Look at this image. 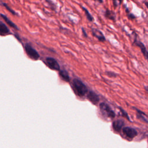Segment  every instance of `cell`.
<instances>
[{
    "label": "cell",
    "instance_id": "6da1fadb",
    "mask_svg": "<svg viewBox=\"0 0 148 148\" xmlns=\"http://www.w3.org/2000/svg\"><path fill=\"white\" fill-rule=\"evenodd\" d=\"M72 85L75 93L79 97H84L88 92V89L86 86L79 79H73L72 81Z\"/></svg>",
    "mask_w": 148,
    "mask_h": 148
},
{
    "label": "cell",
    "instance_id": "7a4b0ae2",
    "mask_svg": "<svg viewBox=\"0 0 148 148\" xmlns=\"http://www.w3.org/2000/svg\"><path fill=\"white\" fill-rule=\"evenodd\" d=\"M24 49L27 56L34 60H38L40 58V55L38 52L29 43H27L24 45Z\"/></svg>",
    "mask_w": 148,
    "mask_h": 148
},
{
    "label": "cell",
    "instance_id": "3957f363",
    "mask_svg": "<svg viewBox=\"0 0 148 148\" xmlns=\"http://www.w3.org/2000/svg\"><path fill=\"white\" fill-rule=\"evenodd\" d=\"M46 65L51 69L55 71H60V66L57 61L53 57H46L45 61Z\"/></svg>",
    "mask_w": 148,
    "mask_h": 148
},
{
    "label": "cell",
    "instance_id": "277c9868",
    "mask_svg": "<svg viewBox=\"0 0 148 148\" xmlns=\"http://www.w3.org/2000/svg\"><path fill=\"white\" fill-rule=\"evenodd\" d=\"M99 108L102 113L105 114L106 116L110 118H113L115 117V114L114 112L111 109V108L109 107V106L108 104L104 102H102L100 103Z\"/></svg>",
    "mask_w": 148,
    "mask_h": 148
},
{
    "label": "cell",
    "instance_id": "5b68a950",
    "mask_svg": "<svg viewBox=\"0 0 148 148\" xmlns=\"http://www.w3.org/2000/svg\"><path fill=\"white\" fill-rule=\"evenodd\" d=\"M122 132L124 135L129 139H132L138 135L137 131L134 128L130 127L123 128Z\"/></svg>",
    "mask_w": 148,
    "mask_h": 148
},
{
    "label": "cell",
    "instance_id": "8992f818",
    "mask_svg": "<svg viewBox=\"0 0 148 148\" xmlns=\"http://www.w3.org/2000/svg\"><path fill=\"white\" fill-rule=\"evenodd\" d=\"M91 31L92 35L95 38H97L99 42H104L105 41H106V38L104 34L99 29L92 27L91 28Z\"/></svg>",
    "mask_w": 148,
    "mask_h": 148
},
{
    "label": "cell",
    "instance_id": "52a82bcc",
    "mask_svg": "<svg viewBox=\"0 0 148 148\" xmlns=\"http://www.w3.org/2000/svg\"><path fill=\"white\" fill-rule=\"evenodd\" d=\"M134 44L138 46V47L140 48V51L142 52V53L143 54V56L145 57V58L147 60V57H148V53H147V49L145 46V45L141 42L139 40H138L137 39V37L136 36H135V38H134Z\"/></svg>",
    "mask_w": 148,
    "mask_h": 148
},
{
    "label": "cell",
    "instance_id": "ba28073f",
    "mask_svg": "<svg viewBox=\"0 0 148 148\" xmlns=\"http://www.w3.org/2000/svg\"><path fill=\"white\" fill-rule=\"evenodd\" d=\"M87 98L91 103H92L94 105L97 104L99 101V98L97 94H96L93 91H89L88 92Z\"/></svg>",
    "mask_w": 148,
    "mask_h": 148
},
{
    "label": "cell",
    "instance_id": "9c48e42d",
    "mask_svg": "<svg viewBox=\"0 0 148 148\" xmlns=\"http://www.w3.org/2000/svg\"><path fill=\"white\" fill-rule=\"evenodd\" d=\"M104 17L108 20H110L113 21H116V15L114 12L109 9H106L104 12Z\"/></svg>",
    "mask_w": 148,
    "mask_h": 148
},
{
    "label": "cell",
    "instance_id": "30bf717a",
    "mask_svg": "<svg viewBox=\"0 0 148 148\" xmlns=\"http://www.w3.org/2000/svg\"><path fill=\"white\" fill-rule=\"evenodd\" d=\"M10 29L8 28V27L3 23L0 20V35L1 36H6L8 35H11Z\"/></svg>",
    "mask_w": 148,
    "mask_h": 148
},
{
    "label": "cell",
    "instance_id": "8fae6325",
    "mask_svg": "<svg viewBox=\"0 0 148 148\" xmlns=\"http://www.w3.org/2000/svg\"><path fill=\"white\" fill-rule=\"evenodd\" d=\"M0 16L3 19V20L11 27V28H13V29L17 30V31H18L20 29L18 28V27H17V25L16 24H15L13 21H12L6 16H5V14H2V13H0Z\"/></svg>",
    "mask_w": 148,
    "mask_h": 148
},
{
    "label": "cell",
    "instance_id": "7c38bea8",
    "mask_svg": "<svg viewBox=\"0 0 148 148\" xmlns=\"http://www.w3.org/2000/svg\"><path fill=\"white\" fill-rule=\"evenodd\" d=\"M124 123L121 120H117L113 122V128L116 132H120L122 129V127L124 126Z\"/></svg>",
    "mask_w": 148,
    "mask_h": 148
},
{
    "label": "cell",
    "instance_id": "4fadbf2b",
    "mask_svg": "<svg viewBox=\"0 0 148 148\" xmlns=\"http://www.w3.org/2000/svg\"><path fill=\"white\" fill-rule=\"evenodd\" d=\"M59 75L60 77L64 81L66 82H69V76L68 73L65 70H60L59 71Z\"/></svg>",
    "mask_w": 148,
    "mask_h": 148
},
{
    "label": "cell",
    "instance_id": "5bb4252c",
    "mask_svg": "<svg viewBox=\"0 0 148 148\" xmlns=\"http://www.w3.org/2000/svg\"><path fill=\"white\" fill-rule=\"evenodd\" d=\"M83 11L84 12L85 16L86 17V18L90 21V22H92L94 21V17L91 14V13H90V12L88 10V9L87 8H86L84 6L82 7Z\"/></svg>",
    "mask_w": 148,
    "mask_h": 148
},
{
    "label": "cell",
    "instance_id": "9a60e30c",
    "mask_svg": "<svg viewBox=\"0 0 148 148\" xmlns=\"http://www.w3.org/2000/svg\"><path fill=\"white\" fill-rule=\"evenodd\" d=\"M1 4L3 6H4L10 13H12L13 15H14V16H18V14L17 13V12H16L14 10H13L11 8H10L9 6V5L7 4V3H5V2H1Z\"/></svg>",
    "mask_w": 148,
    "mask_h": 148
},
{
    "label": "cell",
    "instance_id": "2e32d148",
    "mask_svg": "<svg viewBox=\"0 0 148 148\" xmlns=\"http://www.w3.org/2000/svg\"><path fill=\"white\" fill-rule=\"evenodd\" d=\"M125 12L127 13V17H128V18L129 20H134L136 18V17L132 13L130 12V9L127 8V6L126 5H125Z\"/></svg>",
    "mask_w": 148,
    "mask_h": 148
},
{
    "label": "cell",
    "instance_id": "e0dca14e",
    "mask_svg": "<svg viewBox=\"0 0 148 148\" xmlns=\"http://www.w3.org/2000/svg\"><path fill=\"white\" fill-rule=\"evenodd\" d=\"M45 1L47 3L48 5L50 6V9L52 10H53L54 12H56L57 8V5L54 2H53V1L52 0H45Z\"/></svg>",
    "mask_w": 148,
    "mask_h": 148
},
{
    "label": "cell",
    "instance_id": "ac0fdd59",
    "mask_svg": "<svg viewBox=\"0 0 148 148\" xmlns=\"http://www.w3.org/2000/svg\"><path fill=\"white\" fill-rule=\"evenodd\" d=\"M114 9L120 6L123 2V0H112Z\"/></svg>",
    "mask_w": 148,
    "mask_h": 148
},
{
    "label": "cell",
    "instance_id": "d6986e66",
    "mask_svg": "<svg viewBox=\"0 0 148 148\" xmlns=\"http://www.w3.org/2000/svg\"><path fill=\"white\" fill-rule=\"evenodd\" d=\"M81 30H82V35H83V36L84 38H87L88 37V35H87V32H86L85 29H84L83 27H82V28H81Z\"/></svg>",
    "mask_w": 148,
    "mask_h": 148
},
{
    "label": "cell",
    "instance_id": "ffe728a7",
    "mask_svg": "<svg viewBox=\"0 0 148 148\" xmlns=\"http://www.w3.org/2000/svg\"><path fill=\"white\" fill-rule=\"evenodd\" d=\"M137 110V112H138V113H139V114H141L142 115H145V114H144V113H143V112H141L140 110ZM139 117H141V118H140V119H142V120H143V121H145L146 122H147V119H145L144 118V117L143 116H139Z\"/></svg>",
    "mask_w": 148,
    "mask_h": 148
},
{
    "label": "cell",
    "instance_id": "44dd1931",
    "mask_svg": "<svg viewBox=\"0 0 148 148\" xmlns=\"http://www.w3.org/2000/svg\"><path fill=\"white\" fill-rule=\"evenodd\" d=\"M14 36L20 42H21V38H20V36L17 34H14Z\"/></svg>",
    "mask_w": 148,
    "mask_h": 148
},
{
    "label": "cell",
    "instance_id": "7402d4cb",
    "mask_svg": "<svg viewBox=\"0 0 148 148\" xmlns=\"http://www.w3.org/2000/svg\"><path fill=\"white\" fill-rule=\"evenodd\" d=\"M94 1H95L98 2L100 3H103V0H94Z\"/></svg>",
    "mask_w": 148,
    "mask_h": 148
},
{
    "label": "cell",
    "instance_id": "603a6c76",
    "mask_svg": "<svg viewBox=\"0 0 148 148\" xmlns=\"http://www.w3.org/2000/svg\"><path fill=\"white\" fill-rule=\"evenodd\" d=\"M145 4H146L145 5L146 6V7L147 8V2H146H146H145Z\"/></svg>",
    "mask_w": 148,
    "mask_h": 148
}]
</instances>
